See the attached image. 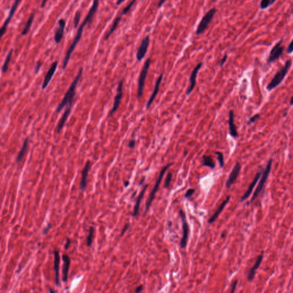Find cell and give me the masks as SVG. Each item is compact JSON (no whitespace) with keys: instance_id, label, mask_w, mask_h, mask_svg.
Wrapping results in <instances>:
<instances>
[{"instance_id":"1","label":"cell","mask_w":293,"mask_h":293,"mask_svg":"<svg viewBox=\"0 0 293 293\" xmlns=\"http://www.w3.org/2000/svg\"><path fill=\"white\" fill-rule=\"evenodd\" d=\"M98 5H99V0H94L92 6L90 8L88 15H86L85 18L84 20L83 23L81 24V25L79 27V29L77 32V34L76 35L75 37L74 38L71 45L70 47L69 48L67 52L66 53L65 56L64 57L63 63V66H62L63 69H65V68H67L68 63H69V61L70 58H71L72 53L73 52V50L75 49L76 46H77V44L79 43V42H80V40L81 38V36H82V33H83L84 27L87 24H89L90 25L92 24L94 14L98 11Z\"/></svg>"},{"instance_id":"2","label":"cell","mask_w":293,"mask_h":293,"mask_svg":"<svg viewBox=\"0 0 293 293\" xmlns=\"http://www.w3.org/2000/svg\"><path fill=\"white\" fill-rule=\"evenodd\" d=\"M83 68H80L78 72L77 75L76 76L75 78L72 81L71 86L69 88L68 91L65 94L62 101L60 102V103L57 107L56 111L57 113L60 112L64 108V107L66 106L68 104H73V101L75 96L76 86L77 85L81 77V76L83 75Z\"/></svg>"},{"instance_id":"3","label":"cell","mask_w":293,"mask_h":293,"mask_svg":"<svg viewBox=\"0 0 293 293\" xmlns=\"http://www.w3.org/2000/svg\"><path fill=\"white\" fill-rule=\"evenodd\" d=\"M291 64L292 61L291 60L286 61L283 67L275 75L273 78L271 79L270 82L266 86L267 90L271 91L281 84L291 68Z\"/></svg>"},{"instance_id":"4","label":"cell","mask_w":293,"mask_h":293,"mask_svg":"<svg viewBox=\"0 0 293 293\" xmlns=\"http://www.w3.org/2000/svg\"><path fill=\"white\" fill-rule=\"evenodd\" d=\"M272 163H273V159H270L268 161V163H267L265 169H264L263 173H262V177H261L260 181H259L258 185L256 187V188L255 191L253 194V195L252 196L251 199L250 200L251 203L253 202L254 200L256 199L258 196L259 195V194L261 192L262 190H263L265 184L267 181L268 177L269 176V174L270 173L271 167H272Z\"/></svg>"},{"instance_id":"5","label":"cell","mask_w":293,"mask_h":293,"mask_svg":"<svg viewBox=\"0 0 293 293\" xmlns=\"http://www.w3.org/2000/svg\"><path fill=\"white\" fill-rule=\"evenodd\" d=\"M172 165V163H169V164H168L167 165H165L164 167L163 168V169L161 170L160 173V174H159V176L158 177V179L157 181H156V183L155 184L154 187V188L152 189V190L150 194V195L148 196V199L146 201V210H145V213H146V212L148 211L151 205V204L152 203V202L154 200V199L155 198V196L156 195V192L158 191V190H159V187L160 185V183L162 182V179L163 178V177L165 174V172L167 170V169L169 168V167L171 165Z\"/></svg>"},{"instance_id":"6","label":"cell","mask_w":293,"mask_h":293,"mask_svg":"<svg viewBox=\"0 0 293 293\" xmlns=\"http://www.w3.org/2000/svg\"><path fill=\"white\" fill-rule=\"evenodd\" d=\"M216 11L217 10L215 8H212L209 11H207L206 14L203 16L201 21H200L196 30V34L197 35L202 34L203 32L207 29Z\"/></svg>"},{"instance_id":"7","label":"cell","mask_w":293,"mask_h":293,"mask_svg":"<svg viewBox=\"0 0 293 293\" xmlns=\"http://www.w3.org/2000/svg\"><path fill=\"white\" fill-rule=\"evenodd\" d=\"M151 59L149 58L146 60L144 65L142 71L140 72L139 75V81H138V98H140L143 96L144 85L146 82V76L148 72L149 68L150 67Z\"/></svg>"},{"instance_id":"8","label":"cell","mask_w":293,"mask_h":293,"mask_svg":"<svg viewBox=\"0 0 293 293\" xmlns=\"http://www.w3.org/2000/svg\"><path fill=\"white\" fill-rule=\"evenodd\" d=\"M179 214L181 219L182 228H183V237L181 239V248H185L187 246V242H188L189 226H188V222L187 221L186 215L184 214L183 211L182 210H180Z\"/></svg>"},{"instance_id":"9","label":"cell","mask_w":293,"mask_h":293,"mask_svg":"<svg viewBox=\"0 0 293 293\" xmlns=\"http://www.w3.org/2000/svg\"><path fill=\"white\" fill-rule=\"evenodd\" d=\"M282 43V40L279 41L271 50L270 53L269 54V58L267 60V62L269 63H271L274 62L275 61L279 59V57L281 56V55L284 51V47L281 46Z\"/></svg>"},{"instance_id":"10","label":"cell","mask_w":293,"mask_h":293,"mask_svg":"<svg viewBox=\"0 0 293 293\" xmlns=\"http://www.w3.org/2000/svg\"><path fill=\"white\" fill-rule=\"evenodd\" d=\"M123 82L124 80H122L119 83L118 86L117 88V93L115 99H114V102L113 104L112 108L111 110L109 111V116H111L119 108V105L120 104L121 100L123 98Z\"/></svg>"},{"instance_id":"11","label":"cell","mask_w":293,"mask_h":293,"mask_svg":"<svg viewBox=\"0 0 293 293\" xmlns=\"http://www.w3.org/2000/svg\"><path fill=\"white\" fill-rule=\"evenodd\" d=\"M150 38L148 35H147L143 38L136 55V59L139 61L142 60L144 58V57L146 56L149 45H150Z\"/></svg>"},{"instance_id":"12","label":"cell","mask_w":293,"mask_h":293,"mask_svg":"<svg viewBox=\"0 0 293 293\" xmlns=\"http://www.w3.org/2000/svg\"><path fill=\"white\" fill-rule=\"evenodd\" d=\"M21 0H15V2L13 5L11 9V11H9L8 17L5 21L4 24H3V25H2L1 29V37H2L4 34H5L8 26L11 23V19H13V17L15 15V11H17V9L18 8L19 4L21 2Z\"/></svg>"},{"instance_id":"13","label":"cell","mask_w":293,"mask_h":293,"mask_svg":"<svg viewBox=\"0 0 293 293\" xmlns=\"http://www.w3.org/2000/svg\"><path fill=\"white\" fill-rule=\"evenodd\" d=\"M202 63H199V64H198L194 68L193 71H192L191 75H190V86H189L188 89L187 90V91H186V94L187 95H189L192 92V90H194V89L196 83L197 75H198V73L200 70V69L202 67Z\"/></svg>"},{"instance_id":"14","label":"cell","mask_w":293,"mask_h":293,"mask_svg":"<svg viewBox=\"0 0 293 293\" xmlns=\"http://www.w3.org/2000/svg\"><path fill=\"white\" fill-rule=\"evenodd\" d=\"M241 169V165L239 162L236 163L233 168L232 171L230 174L228 180L225 183V187L227 188H230V187L234 184V183L237 180Z\"/></svg>"},{"instance_id":"15","label":"cell","mask_w":293,"mask_h":293,"mask_svg":"<svg viewBox=\"0 0 293 293\" xmlns=\"http://www.w3.org/2000/svg\"><path fill=\"white\" fill-rule=\"evenodd\" d=\"M57 65H58V63H57V61H55V62H53V64L51 65L49 70L47 72L46 74L45 75V77L44 79L43 84L42 85V90H44L45 89H46V88L49 85L50 80L52 79L53 75H54V74L55 73V72L56 71Z\"/></svg>"},{"instance_id":"16","label":"cell","mask_w":293,"mask_h":293,"mask_svg":"<svg viewBox=\"0 0 293 293\" xmlns=\"http://www.w3.org/2000/svg\"><path fill=\"white\" fill-rule=\"evenodd\" d=\"M54 253V270L55 272V284L57 286H60V258L59 252L57 250H55L53 252Z\"/></svg>"},{"instance_id":"17","label":"cell","mask_w":293,"mask_h":293,"mask_svg":"<svg viewBox=\"0 0 293 293\" xmlns=\"http://www.w3.org/2000/svg\"><path fill=\"white\" fill-rule=\"evenodd\" d=\"M59 26L55 30L54 39L56 44H59L64 37V29L66 26V21L64 19H60L58 22Z\"/></svg>"},{"instance_id":"18","label":"cell","mask_w":293,"mask_h":293,"mask_svg":"<svg viewBox=\"0 0 293 293\" xmlns=\"http://www.w3.org/2000/svg\"><path fill=\"white\" fill-rule=\"evenodd\" d=\"M72 106V104H68L66 105V108L64 111V113L62 115V117L61 118L60 120L59 121V123L57 125L56 129V131L57 134H59L61 132V131L63 128L64 126V124L65 123L66 121L67 120L69 115H70L71 112Z\"/></svg>"},{"instance_id":"19","label":"cell","mask_w":293,"mask_h":293,"mask_svg":"<svg viewBox=\"0 0 293 293\" xmlns=\"http://www.w3.org/2000/svg\"><path fill=\"white\" fill-rule=\"evenodd\" d=\"M91 167V162L90 160H88L85 163L84 168L81 173V177L80 184V188L81 190H84L86 188V183H87V177L88 176V173Z\"/></svg>"},{"instance_id":"20","label":"cell","mask_w":293,"mask_h":293,"mask_svg":"<svg viewBox=\"0 0 293 293\" xmlns=\"http://www.w3.org/2000/svg\"><path fill=\"white\" fill-rule=\"evenodd\" d=\"M62 259L64 262L63 266V271H62L63 272L62 279L63 282H67L68 280V273H69L71 261V258L69 256L65 254H63L62 256Z\"/></svg>"},{"instance_id":"21","label":"cell","mask_w":293,"mask_h":293,"mask_svg":"<svg viewBox=\"0 0 293 293\" xmlns=\"http://www.w3.org/2000/svg\"><path fill=\"white\" fill-rule=\"evenodd\" d=\"M262 172L260 171V172H258L256 174V177H254V179H253V181L251 183V184H250L249 187H248V189L247 190V191H246V192L244 193V195L242 196L241 199V202H243L245 200L248 198V197L250 196V195L251 194L252 191V190H254V188L255 187V186H256V184L257 183V182L259 181L260 177H261L262 175Z\"/></svg>"},{"instance_id":"22","label":"cell","mask_w":293,"mask_h":293,"mask_svg":"<svg viewBox=\"0 0 293 293\" xmlns=\"http://www.w3.org/2000/svg\"><path fill=\"white\" fill-rule=\"evenodd\" d=\"M263 254H264V252H263V251H262L261 252V254L258 256V258H257V259L256 260V262L254 263V266H252V267L251 269H250V271H249L248 275H247V280H248V281L251 282V281H252L254 279V278L255 277L256 271L259 268V266L260 265V264H261L262 260H263Z\"/></svg>"},{"instance_id":"23","label":"cell","mask_w":293,"mask_h":293,"mask_svg":"<svg viewBox=\"0 0 293 293\" xmlns=\"http://www.w3.org/2000/svg\"><path fill=\"white\" fill-rule=\"evenodd\" d=\"M163 73H162L159 76V77L158 79H157L156 82V84H155V85L154 91H153L152 94H151L150 98L148 101L147 103H146V109H148V108H150L151 105L152 104V103L154 102V100L155 98H156V96H157L158 92H159V90L160 86V84L162 83V80H163Z\"/></svg>"},{"instance_id":"24","label":"cell","mask_w":293,"mask_h":293,"mask_svg":"<svg viewBox=\"0 0 293 293\" xmlns=\"http://www.w3.org/2000/svg\"><path fill=\"white\" fill-rule=\"evenodd\" d=\"M230 198H231L230 196H228L226 198V199L222 202V204H221V206L218 208V210L216 211L214 214L212 215L211 216L210 218L208 219V223H210V224L212 223L213 222H214L217 219V218L219 217L220 214L222 212V211L223 210V209L225 208V206H226V204L229 203L230 199Z\"/></svg>"},{"instance_id":"25","label":"cell","mask_w":293,"mask_h":293,"mask_svg":"<svg viewBox=\"0 0 293 293\" xmlns=\"http://www.w3.org/2000/svg\"><path fill=\"white\" fill-rule=\"evenodd\" d=\"M148 185L146 184V185L143 187V190L140 192L139 196H138V199L136 200L135 207H134V208H133V214H132L133 216H136L138 215V214H139V209H140V204H141V201H142V200L143 199V196L144 195V194H145V192L146 191V189L148 188Z\"/></svg>"},{"instance_id":"26","label":"cell","mask_w":293,"mask_h":293,"mask_svg":"<svg viewBox=\"0 0 293 293\" xmlns=\"http://www.w3.org/2000/svg\"><path fill=\"white\" fill-rule=\"evenodd\" d=\"M229 125L230 135L233 136V138H237L238 135V133L237 132V127L234 124V117L233 110L230 111Z\"/></svg>"},{"instance_id":"27","label":"cell","mask_w":293,"mask_h":293,"mask_svg":"<svg viewBox=\"0 0 293 293\" xmlns=\"http://www.w3.org/2000/svg\"><path fill=\"white\" fill-rule=\"evenodd\" d=\"M28 143H29V138L27 137L26 139H25V140L23 143L22 148H21L20 151L19 152V154H18L17 158H16V162L17 163H19L21 162V160L23 159V158H24L25 154L26 152V150H27V148H28Z\"/></svg>"},{"instance_id":"28","label":"cell","mask_w":293,"mask_h":293,"mask_svg":"<svg viewBox=\"0 0 293 293\" xmlns=\"http://www.w3.org/2000/svg\"><path fill=\"white\" fill-rule=\"evenodd\" d=\"M121 20V16H118V17H117L116 19H115L111 28L110 29L109 32H108L107 34H105V37H104V40H107L110 37V36L113 34V33L116 30L117 28V26H118L119 24V23L120 22Z\"/></svg>"},{"instance_id":"29","label":"cell","mask_w":293,"mask_h":293,"mask_svg":"<svg viewBox=\"0 0 293 293\" xmlns=\"http://www.w3.org/2000/svg\"><path fill=\"white\" fill-rule=\"evenodd\" d=\"M34 14L33 13L30 15L29 19L27 21V23H26V25H25V28H24L22 32H21V35L22 36H25L26 34L28 33L29 31L30 30V27L32 26V23L33 22V20H34Z\"/></svg>"},{"instance_id":"30","label":"cell","mask_w":293,"mask_h":293,"mask_svg":"<svg viewBox=\"0 0 293 293\" xmlns=\"http://www.w3.org/2000/svg\"><path fill=\"white\" fill-rule=\"evenodd\" d=\"M203 164L204 166L210 167L211 169H214L215 167V163L210 156L204 155L203 156Z\"/></svg>"},{"instance_id":"31","label":"cell","mask_w":293,"mask_h":293,"mask_svg":"<svg viewBox=\"0 0 293 293\" xmlns=\"http://www.w3.org/2000/svg\"><path fill=\"white\" fill-rule=\"evenodd\" d=\"M13 52V50L12 49H11V50L9 52L8 55H7V56L6 57V59H5L4 64H3L2 67V72L3 73H6V72H7V71H8V68H9V63H10V62H11V60Z\"/></svg>"},{"instance_id":"32","label":"cell","mask_w":293,"mask_h":293,"mask_svg":"<svg viewBox=\"0 0 293 293\" xmlns=\"http://www.w3.org/2000/svg\"><path fill=\"white\" fill-rule=\"evenodd\" d=\"M94 229L93 226H90V227L89 234L86 238V245L88 247H90L92 246L94 238Z\"/></svg>"},{"instance_id":"33","label":"cell","mask_w":293,"mask_h":293,"mask_svg":"<svg viewBox=\"0 0 293 293\" xmlns=\"http://www.w3.org/2000/svg\"><path fill=\"white\" fill-rule=\"evenodd\" d=\"M215 154L218 156V160L219 163L220 167L223 168L225 165V161H224V156L223 154L221 152H215Z\"/></svg>"},{"instance_id":"34","label":"cell","mask_w":293,"mask_h":293,"mask_svg":"<svg viewBox=\"0 0 293 293\" xmlns=\"http://www.w3.org/2000/svg\"><path fill=\"white\" fill-rule=\"evenodd\" d=\"M80 18H81V13H80V11H76L75 17H74L73 26H74V28L75 29L77 28V27L78 26L79 22L80 21Z\"/></svg>"},{"instance_id":"35","label":"cell","mask_w":293,"mask_h":293,"mask_svg":"<svg viewBox=\"0 0 293 293\" xmlns=\"http://www.w3.org/2000/svg\"><path fill=\"white\" fill-rule=\"evenodd\" d=\"M136 0H132L131 2L128 4V5L125 7V8L123 9V11H122V13H121V15H125L128 11H129L131 8H132V7L133 6V5L135 4V3L136 2Z\"/></svg>"},{"instance_id":"36","label":"cell","mask_w":293,"mask_h":293,"mask_svg":"<svg viewBox=\"0 0 293 293\" xmlns=\"http://www.w3.org/2000/svg\"><path fill=\"white\" fill-rule=\"evenodd\" d=\"M271 5V0H262L260 4V7L262 9H266Z\"/></svg>"},{"instance_id":"37","label":"cell","mask_w":293,"mask_h":293,"mask_svg":"<svg viewBox=\"0 0 293 293\" xmlns=\"http://www.w3.org/2000/svg\"><path fill=\"white\" fill-rule=\"evenodd\" d=\"M172 177H173V174H172V173H171V172L168 173L166 179H165V183H164V188H168V187L169 186V184L171 183V181H172Z\"/></svg>"},{"instance_id":"38","label":"cell","mask_w":293,"mask_h":293,"mask_svg":"<svg viewBox=\"0 0 293 293\" xmlns=\"http://www.w3.org/2000/svg\"><path fill=\"white\" fill-rule=\"evenodd\" d=\"M259 117H260V114H259V113H256V115H254V116L251 117L248 121V125H250V124H252V123H254L257 120L259 119Z\"/></svg>"},{"instance_id":"39","label":"cell","mask_w":293,"mask_h":293,"mask_svg":"<svg viewBox=\"0 0 293 293\" xmlns=\"http://www.w3.org/2000/svg\"><path fill=\"white\" fill-rule=\"evenodd\" d=\"M195 190L194 189V188H190V189H189V190H188L187 191L186 194H185V195H184L185 198H190V196H191L195 193Z\"/></svg>"},{"instance_id":"40","label":"cell","mask_w":293,"mask_h":293,"mask_svg":"<svg viewBox=\"0 0 293 293\" xmlns=\"http://www.w3.org/2000/svg\"><path fill=\"white\" fill-rule=\"evenodd\" d=\"M292 52H293V40L291 42H290L289 45L287 48V53L288 54H290Z\"/></svg>"},{"instance_id":"41","label":"cell","mask_w":293,"mask_h":293,"mask_svg":"<svg viewBox=\"0 0 293 293\" xmlns=\"http://www.w3.org/2000/svg\"><path fill=\"white\" fill-rule=\"evenodd\" d=\"M238 280H235V281L232 283V284H231V293H234V292L235 291L236 287H237V284H238Z\"/></svg>"},{"instance_id":"42","label":"cell","mask_w":293,"mask_h":293,"mask_svg":"<svg viewBox=\"0 0 293 293\" xmlns=\"http://www.w3.org/2000/svg\"><path fill=\"white\" fill-rule=\"evenodd\" d=\"M42 63H41L40 61H38L37 65H36V68H35V74H36V75L38 74V72L40 71V68L42 67Z\"/></svg>"},{"instance_id":"43","label":"cell","mask_w":293,"mask_h":293,"mask_svg":"<svg viewBox=\"0 0 293 293\" xmlns=\"http://www.w3.org/2000/svg\"><path fill=\"white\" fill-rule=\"evenodd\" d=\"M129 227V223H127L125 225H124V228L122 230V231L121 233L120 237H122L123 236L125 233L128 230V229Z\"/></svg>"},{"instance_id":"44","label":"cell","mask_w":293,"mask_h":293,"mask_svg":"<svg viewBox=\"0 0 293 293\" xmlns=\"http://www.w3.org/2000/svg\"><path fill=\"white\" fill-rule=\"evenodd\" d=\"M71 244V239H70L69 238H68L67 239V242H66L65 244L64 245V248H65V250H68L69 247H70Z\"/></svg>"},{"instance_id":"45","label":"cell","mask_w":293,"mask_h":293,"mask_svg":"<svg viewBox=\"0 0 293 293\" xmlns=\"http://www.w3.org/2000/svg\"><path fill=\"white\" fill-rule=\"evenodd\" d=\"M128 146L131 148V149H133L135 148V140H133V139H132L131 140L129 143H128Z\"/></svg>"},{"instance_id":"46","label":"cell","mask_w":293,"mask_h":293,"mask_svg":"<svg viewBox=\"0 0 293 293\" xmlns=\"http://www.w3.org/2000/svg\"><path fill=\"white\" fill-rule=\"evenodd\" d=\"M227 55H225V56L223 57L221 59V60L220 61V66L222 67L223 66V65L225 64L226 61H227Z\"/></svg>"},{"instance_id":"47","label":"cell","mask_w":293,"mask_h":293,"mask_svg":"<svg viewBox=\"0 0 293 293\" xmlns=\"http://www.w3.org/2000/svg\"><path fill=\"white\" fill-rule=\"evenodd\" d=\"M50 227H51V225H50V223H49V224L47 225V226H46V227L45 229H44V231H43V234H44V235H45V234H46V233H48L49 230L50 229Z\"/></svg>"},{"instance_id":"48","label":"cell","mask_w":293,"mask_h":293,"mask_svg":"<svg viewBox=\"0 0 293 293\" xmlns=\"http://www.w3.org/2000/svg\"><path fill=\"white\" fill-rule=\"evenodd\" d=\"M167 1V0H160L158 4V8H161L162 6L163 5V4H164Z\"/></svg>"},{"instance_id":"49","label":"cell","mask_w":293,"mask_h":293,"mask_svg":"<svg viewBox=\"0 0 293 293\" xmlns=\"http://www.w3.org/2000/svg\"><path fill=\"white\" fill-rule=\"evenodd\" d=\"M143 290V285H140L136 289L135 293H140Z\"/></svg>"},{"instance_id":"50","label":"cell","mask_w":293,"mask_h":293,"mask_svg":"<svg viewBox=\"0 0 293 293\" xmlns=\"http://www.w3.org/2000/svg\"><path fill=\"white\" fill-rule=\"evenodd\" d=\"M47 1H48V0H42V4H41V8H43L45 7V6L46 5V4Z\"/></svg>"},{"instance_id":"51","label":"cell","mask_w":293,"mask_h":293,"mask_svg":"<svg viewBox=\"0 0 293 293\" xmlns=\"http://www.w3.org/2000/svg\"><path fill=\"white\" fill-rule=\"evenodd\" d=\"M125 0H117L116 2L117 5H120L122 4L123 2H124Z\"/></svg>"},{"instance_id":"52","label":"cell","mask_w":293,"mask_h":293,"mask_svg":"<svg viewBox=\"0 0 293 293\" xmlns=\"http://www.w3.org/2000/svg\"><path fill=\"white\" fill-rule=\"evenodd\" d=\"M144 181H145V177H143V178L141 179V181H140V182H139V185H141V184H143V182Z\"/></svg>"},{"instance_id":"53","label":"cell","mask_w":293,"mask_h":293,"mask_svg":"<svg viewBox=\"0 0 293 293\" xmlns=\"http://www.w3.org/2000/svg\"><path fill=\"white\" fill-rule=\"evenodd\" d=\"M290 105H293V94L291 98V99H290Z\"/></svg>"},{"instance_id":"54","label":"cell","mask_w":293,"mask_h":293,"mask_svg":"<svg viewBox=\"0 0 293 293\" xmlns=\"http://www.w3.org/2000/svg\"><path fill=\"white\" fill-rule=\"evenodd\" d=\"M124 184V186H125V187H127L128 185H129V181H126V182H125Z\"/></svg>"},{"instance_id":"55","label":"cell","mask_w":293,"mask_h":293,"mask_svg":"<svg viewBox=\"0 0 293 293\" xmlns=\"http://www.w3.org/2000/svg\"><path fill=\"white\" fill-rule=\"evenodd\" d=\"M225 235H226V234H225V233H223L222 234V235H221V237H222V238H224V237H225Z\"/></svg>"},{"instance_id":"56","label":"cell","mask_w":293,"mask_h":293,"mask_svg":"<svg viewBox=\"0 0 293 293\" xmlns=\"http://www.w3.org/2000/svg\"><path fill=\"white\" fill-rule=\"evenodd\" d=\"M275 1H276V0H271V5L274 4Z\"/></svg>"},{"instance_id":"57","label":"cell","mask_w":293,"mask_h":293,"mask_svg":"<svg viewBox=\"0 0 293 293\" xmlns=\"http://www.w3.org/2000/svg\"><path fill=\"white\" fill-rule=\"evenodd\" d=\"M212 1H213V2H214V1H215V0H212Z\"/></svg>"},{"instance_id":"58","label":"cell","mask_w":293,"mask_h":293,"mask_svg":"<svg viewBox=\"0 0 293 293\" xmlns=\"http://www.w3.org/2000/svg\"><path fill=\"white\" fill-rule=\"evenodd\" d=\"M292 12H293V11H292Z\"/></svg>"}]
</instances>
